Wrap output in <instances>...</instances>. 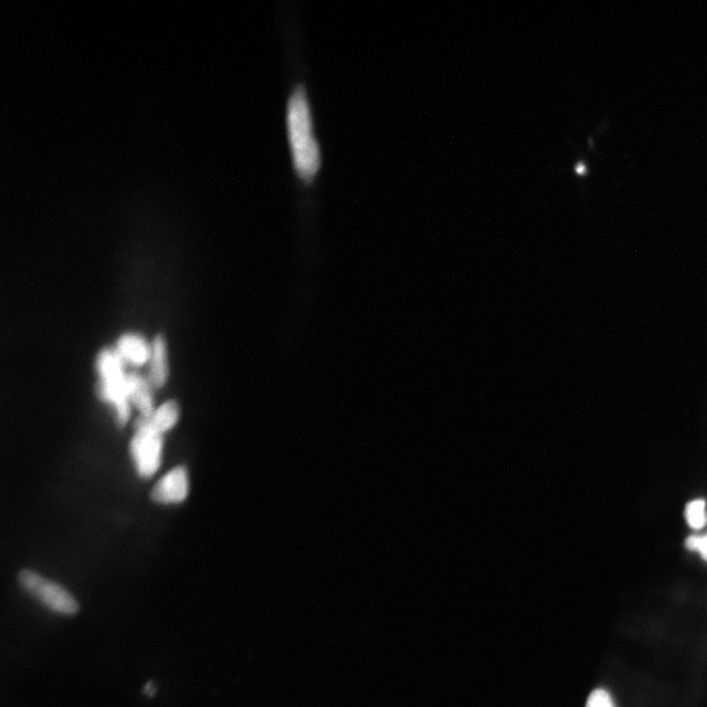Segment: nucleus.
Masks as SVG:
<instances>
[{"instance_id": "nucleus-6", "label": "nucleus", "mask_w": 707, "mask_h": 707, "mask_svg": "<svg viewBox=\"0 0 707 707\" xmlns=\"http://www.w3.org/2000/svg\"><path fill=\"white\" fill-rule=\"evenodd\" d=\"M179 420V407L173 400L158 407L147 417L137 418L134 429H147L163 434L169 432Z\"/></svg>"}, {"instance_id": "nucleus-8", "label": "nucleus", "mask_w": 707, "mask_h": 707, "mask_svg": "<svg viewBox=\"0 0 707 707\" xmlns=\"http://www.w3.org/2000/svg\"><path fill=\"white\" fill-rule=\"evenodd\" d=\"M117 352L126 361L136 366H142L150 361L152 347L147 341L137 334H125L117 342Z\"/></svg>"}, {"instance_id": "nucleus-12", "label": "nucleus", "mask_w": 707, "mask_h": 707, "mask_svg": "<svg viewBox=\"0 0 707 707\" xmlns=\"http://www.w3.org/2000/svg\"><path fill=\"white\" fill-rule=\"evenodd\" d=\"M686 546L690 551L701 552L703 560L707 561V536H690L686 541Z\"/></svg>"}, {"instance_id": "nucleus-2", "label": "nucleus", "mask_w": 707, "mask_h": 707, "mask_svg": "<svg viewBox=\"0 0 707 707\" xmlns=\"http://www.w3.org/2000/svg\"><path fill=\"white\" fill-rule=\"evenodd\" d=\"M124 361L117 350L114 349L102 350L97 360L99 375L97 393L102 401L114 406L116 423L119 426L125 425L130 417V400L127 393Z\"/></svg>"}, {"instance_id": "nucleus-5", "label": "nucleus", "mask_w": 707, "mask_h": 707, "mask_svg": "<svg viewBox=\"0 0 707 707\" xmlns=\"http://www.w3.org/2000/svg\"><path fill=\"white\" fill-rule=\"evenodd\" d=\"M189 493L188 473L182 466L170 471L158 481L151 491V498L158 504H181Z\"/></svg>"}, {"instance_id": "nucleus-10", "label": "nucleus", "mask_w": 707, "mask_h": 707, "mask_svg": "<svg viewBox=\"0 0 707 707\" xmlns=\"http://www.w3.org/2000/svg\"><path fill=\"white\" fill-rule=\"evenodd\" d=\"M685 514L687 524L694 528H702L707 523L705 502L703 500H695L688 504Z\"/></svg>"}, {"instance_id": "nucleus-13", "label": "nucleus", "mask_w": 707, "mask_h": 707, "mask_svg": "<svg viewBox=\"0 0 707 707\" xmlns=\"http://www.w3.org/2000/svg\"><path fill=\"white\" fill-rule=\"evenodd\" d=\"M143 694L148 697H154L156 694V687L155 686L153 681H148L144 688Z\"/></svg>"}, {"instance_id": "nucleus-7", "label": "nucleus", "mask_w": 707, "mask_h": 707, "mask_svg": "<svg viewBox=\"0 0 707 707\" xmlns=\"http://www.w3.org/2000/svg\"><path fill=\"white\" fill-rule=\"evenodd\" d=\"M126 378L130 402L138 409L141 417H150L155 411L150 381L136 373L128 374Z\"/></svg>"}, {"instance_id": "nucleus-11", "label": "nucleus", "mask_w": 707, "mask_h": 707, "mask_svg": "<svg viewBox=\"0 0 707 707\" xmlns=\"http://www.w3.org/2000/svg\"><path fill=\"white\" fill-rule=\"evenodd\" d=\"M585 707H614V705L607 691L595 690L590 695Z\"/></svg>"}, {"instance_id": "nucleus-9", "label": "nucleus", "mask_w": 707, "mask_h": 707, "mask_svg": "<svg viewBox=\"0 0 707 707\" xmlns=\"http://www.w3.org/2000/svg\"><path fill=\"white\" fill-rule=\"evenodd\" d=\"M169 377V366H167L166 346L162 337L155 338L152 346L150 358V380L151 384L157 387H163Z\"/></svg>"}, {"instance_id": "nucleus-1", "label": "nucleus", "mask_w": 707, "mask_h": 707, "mask_svg": "<svg viewBox=\"0 0 707 707\" xmlns=\"http://www.w3.org/2000/svg\"><path fill=\"white\" fill-rule=\"evenodd\" d=\"M287 129L295 170L303 181L311 182L320 170L322 157L313 131L308 97L303 87H298L288 102Z\"/></svg>"}, {"instance_id": "nucleus-3", "label": "nucleus", "mask_w": 707, "mask_h": 707, "mask_svg": "<svg viewBox=\"0 0 707 707\" xmlns=\"http://www.w3.org/2000/svg\"><path fill=\"white\" fill-rule=\"evenodd\" d=\"M18 584L27 594L57 616L74 617L81 610L80 603L71 592L38 573L28 569L20 571L18 574Z\"/></svg>"}, {"instance_id": "nucleus-4", "label": "nucleus", "mask_w": 707, "mask_h": 707, "mask_svg": "<svg viewBox=\"0 0 707 707\" xmlns=\"http://www.w3.org/2000/svg\"><path fill=\"white\" fill-rule=\"evenodd\" d=\"M134 430L130 453L139 476L151 478L161 466L163 435L147 429Z\"/></svg>"}]
</instances>
